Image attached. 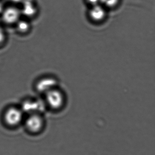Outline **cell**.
<instances>
[{"instance_id":"12","label":"cell","mask_w":155,"mask_h":155,"mask_svg":"<svg viewBox=\"0 0 155 155\" xmlns=\"http://www.w3.org/2000/svg\"><path fill=\"white\" fill-rule=\"evenodd\" d=\"M87 2L92 6L100 4V0H87Z\"/></svg>"},{"instance_id":"11","label":"cell","mask_w":155,"mask_h":155,"mask_svg":"<svg viewBox=\"0 0 155 155\" xmlns=\"http://www.w3.org/2000/svg\"><path fill=\"white\" fill-rule=\"evenodd\" d=\"M5 39V35L4 32L2 28H0V45L3 43Z\"/></svg>"},{"instance_id":"1","label":"cell","mask_w":155,"mask_h":155,"mask_svg":"<svg viewBox=\"0 0 155 155\" xmlns=\"http://www.w3.org/2000/svg\"><path fill=\"white\" fill-rule=\"evenodd\" d=\"M44 124L42 117L38 113L29 114L25 121L26 130L32 134H37L41 132L43 128Z\"/></svg>"},{"instance_id":"5","label":"cell","mask_w":155,"mask_h":155,"mask_svg":"<svg viewBox=\"0 0 155 155\" xmlns=\"http://www.w3.org/2000/svg\"><path fill=\"white\" fill-rule=\"evenodd\" d=\"M56 82L52 78H45L38 81L36 89L39 93L45 94L48 91L56 87Z\"/></svg>"},{"instance_id":"13","label":"cell","mask_w":155,"mask_h":155,"mask_svg":"<svg viewBox=\"0 0 155 155\" xmlns=\"http://www.w3.org/2000/svg\"><path fill=\"white\" fill-rule=\"evenodd\" d=\"M4 6L3 4L0 2V13H2L4 11Z\"/></svg>"},{"instance_id":"10","label":"cell","mask_w":155,"mask_h":155,"mask_svg":"<svg viewBox=\"0 0 155 155\" xmlns=\"http://www.w3.org/2000/svg\"><path fill=\"white\" fill-rule=\"evenodd\" d=\"M119 0H100V4L108 7H113L115 6Z\"/></svg>"},{"instance_id":"9","label":"cell","mask_w":155,"mask_h":155,"mask_svg":"<svg viewBox=\"0 0 155 155\" xmlns=\"http://www.w3.org/2000/svg\"><path fill=\"white\" fill-rule=\"evenodd\" d=\"M16 24V29L21 33H25L29 31L30 25L26 21H19Z\"/></svg>"},{"instance_id":"7","label":"cell","mask_w":155,"mask_h":155,"mask_svg":"<svg viewBox=\"0 0 155 155\" xmlns=\"http://www.w3.org/2000/svg\"><path fill=\"white\" fill-rule=\"evenodd\" d=\"M106 12L103 6L100 4L93 6L90 11L91 18L95 21H102L105 16Z\"/></svg>"},{"instance_id":"8","label":"cell","mask_w":155,"mask_h":155,"mask_svg":"<svg viewBox=\"0 0 155 155\" xmlns=\"http://www.w3.org/2000/svg\"><path fill=\"white\" fill-rule=\"evenodd\" d=\"M23 7L22 12L27 16L33 15L36 12V9L32 2V0H22Z\"/></svg>"},{"instance_id":"4","label":"cell","mask_w":155,"mask_h":155,"mask_svg":"<svg viewBox=\"0 0 155 155\" xmlns=\"http://www.w3.org/2000/svg\"><path fill=\"white\" fill-rule=\"evenodd\" d=\"M21 11L15 7H10L4 10L2 12V20L8 24L16 23L20 18Z\"/></svg>"},{"instance_id":"2","label":"cell","mask_w":155,"mask_h":155,"mask_svg":"<svg viewBox=\"0 0 155 155\" xmlns=\"http://www.w3.org/2000/svg\"><path fill=\"white\" fill-rule=\"evenodd\" d=\"M23 112L21 108L10 107L4 114V120L7 125L15 127L19 125L23 120Z\"/></svg>"},{"instance_id":"3","label":"cell","mask_w":155,"mask_h":155,"mask_svg":"<svg viewBox=\"0 0 155 155\" xmlns=\"http://www.w3.org/2000/svg\"><path fill=\"white\" fill-rule=\"evenodd\" d=\"M45 102L47 105L52 109H57L61 107L64 101L62 93L56 87L45 94Z\"/></svg>"},{"instance_id":"6","label":"cell","mask_w":155,"mask_h":155,"mask_svg":"<svg viewBox=\"0 0 155 155\" xmlns=\"http://www.w3.org/2000/svg\"><path fill=\"white\" fill-rule=\"evenodd\" d=\"M43 108L42 103L40 101L27 100L24 101L22 105V109L23 113L29 114L38 113L39 110Z\"/></svg>"},{"instance_id":"14","label":"cell","mask_w":155,"mask_h":155,"mask_svg":"<svg viewBox=\"0 0 155 155\" xmlns=\"http://www.w3.org/2000/svg\"><path fill=\"white\" fill-rule=\"evenodd\" d=\"M9 1L12 2L14 3H19L22 2V0H9Z\"/></svg>"}]
</instances>
